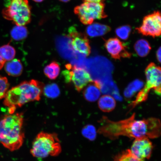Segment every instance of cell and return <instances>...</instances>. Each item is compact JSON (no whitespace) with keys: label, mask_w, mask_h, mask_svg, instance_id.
<instances>
[{"label":"cell","mask_w":161,"mask_h":161,"mask_svg":"<svg viewBox=\"0 0 161 161\" xmlns=\"http://www.w3.org/2000/svg\"><path fill=\"white\" fill-rule=\"evenodd\" d=\"M68 32L70 47L74 51L86 56H89L91 47L87 36L77 31L75 27H70Z\"/></svg>","instance_id":"10"},{"label":"cell","mask_w":161,"mask_h":161,"mask_svg":"<svg viewBox=\"0 0 161 161\" xmlns=\"http://www.w3.org/2000/svg\"><path fill=\"white\" fill-rule=\"evenodd\" d=\"M60 1L63 2V3H67L69 2L70 0H59Z\"/></svg>","instance_id":"30"},{"label":"cell","mask_w":161,"mask_h":161,"mask_svg":"<svg viewBox=\"0 0 161 161\" xmlns=\"http://www.w3.org/2000/svg\"><path fill=\"white\" fill-rule=\"evenodd\" d=\"M84 2H92V3H102L105 0H83Z\"/></svg>","instance_id":"28"},{"label":"cell","mask_w":161,"mask_h":161,"mask_svg":"<svg viewBox=\"0 0 161 161\" xmlns=\"http://www.w3.org/2000/svg\"><path fill=\"white\" fill-rule=\"evenodd\" d=\"M161 71L160 66L154 63H151L147 66L145 74L146 83L143 89L140 91L136 99L130 104L131 108L142 103L146 101L148 94L151 89H153L156 93L159 96L161 94Z\"/></svg>","instance_id":"6"},{"label":"cell","mask_w":161,"mask_h":161,"mask_svg":"<svg viewBox=\"0 0 161 161\" xmlns=\"http://www.w3.org/2000/svg\"><path fill=\"white\" fill-rule=\"evenodd\" d=\"M131 29L130 26L125 25L117 28L116 30L117 36L124 40L127 39L129 37Z\"/></svg>","instance_id":"25"},{"label":"cell","mask_w":161,"mask_h":161,"mask_svg":"<svg viewBox=\"0 0 161 161\" xmlns=\"http://www.w3.org/2000/svg\"><path fill=\"white\" fill-rule=\"evenodd\" d=\"M44 94L49 98H56L59 95L60 89L57 84L53 83L49 84L44 88Z\"/></svg>","instance_id":"22"},{"label":"cell","mask_w":161,"mask_h":161,"mask_svg":"<svg viewBox=\"0 0 161 161\" xmlns=\"http://www.w3.org/2000/svg\"><path fill=\"white\" fill-rule=\"evenodd\" d=\"M161 47L158 50L156 53V56L157 59H158L159 62L160 63L161 62Z\"/></svg>","instance_id":"27"},{"label":"cell","mask_w":161,"mask_h":161,"mask_svg":"<svg viewBox=\"0 0 161 161\" xmlns=\"http://www.w3.org/2000/svg\"><path fill=\"white\" fill-rule=\"evenodd\" d=\"M9 86L7 78L0 75V100L5 97Z\"/></svg>","instance_id":"26"},{"label":"cell","mask_w":161,"mask_h":161,"mask_svg":"<svg viewBox=\"0 0 161 161\" xmlns=\"http://www.w3.org/2000/svg\"><path fill=\"white\" fill-rule=\"evenodd\" d=\"M44 85L38 80L24 81L8 90L3 104L9 108V114L14 113L16 109L30 102L39 101L43 93Z\"/></svg>","instance_id":"2"},{"label":"cell","mask_w":161,"mask_h":161,"mask_svg":"<svg viewBox=\"0 0 161 161\" xmlns=\"http://www.w3.org/2000/svg\"><path fill=\"white\" fill-rule=\"evenodd\" d=\"M114 161H142L137 158L131 153L130 149L123 151L116 155Z\"/></svg>","instance_id":"24"},{"label":"cell","mask_w":161,"mask_h":161,"mask_svg":"<svg viewBox=\"0 0 161 161\" xmlns=\"http://www.w3.org/2000/svg\"><path fill=\"white\" fill-rule=\"evenodd\" d=\"M68 70H65L66 79L68 81H72L76 90L80 92L92 81L90 75L83 68L72 66L70 64L66 65Z\"/></svg>","instance_id":"9"},{"label":"cell","mask_w":161,"mask_h":161,"mask_svg":"<svg viewBox=\"0 0 161 161\" xmlns=\"http://www.w3.org/2000/svg\"><path fill=\"white\" fill-rule=\"evenodd\" d=\"M101 85L97 80H92L88 83L83 92L84 97L88 102L97 100L101 93Z\"/></svg>","instance_id":"13"},{"label":"cell","mask_w":161,"mask_h":161,"mask_svg":"<svg viewBox=\"0 0 161 161\" xmlns=\"http://www.w3.org/2000/svg\"><path fill=\"white\" fill-rule=\"evenodd\" d=\"M161 17L157 11L144 17L142 25L136 28L139 33L146 36L156 37L160 36L161 31Z\"/></svg>","instance_id":"8"},{"label":"cell","mask_w":161,"mask_h":161,"mask_svg":"<svg viewBox=\"0 0 161 161\" xmlns=\"http://www.w3.org/2000/svg\"><path fill=\"white\" fill-rule=\"evenodd\" d=\"M4 68L8 75L14 77L21 75L23 69L21 61L17 59H14L6 62Z\"/></svg>","instance_id":"15"},{"label":"cell","mask_w":161,"mask_h":161,"mask_svg":"<svg viewBox=\"0 0 161 161\" xmlns=\"http://www.w3.org/2000/svg\"><path fill=\"white\" fill-rule=\"evenodd\" d=\"M134 49L138 56L142 57L147 55L151 49L149 42L145 39L138 40L134 45Z\"/></svg>","instance_id":"18"},{"label":"cell","mask_w":161,"mask_h":161,"mask_svg":"<svg viewBox=\"0 0 161 161\" xmlns=\"http://www.w3.org/2000/svg\"><path fill=\"white\" fill-rule=\"evenodd\" d=\"M60 71L59 64L57 62L53 61L44 68L45 75L50 80L56 79L59 76Z\"/></svg>","instance_id":"19"},{"label":"cell","mask_w":161,"mask_h":161,"mask_svg":"<svg viewBox=\"0 0 161 161\" xmlns=\"http://www.w3.org/2000/svg\"><path fill=\"white\" fill-rule=\"evenodd\" d=\"M58 135L55 133L40 132L32 142L30 153L34 158H43L57 156L62 152Z\"/></svg>","instance_id":"4"},{"label":"cell","mask_w":161,"mask_h":161,"mask_svg":"<svg viewBox=\"0 0 161 161\" xmlns=\"http://www.w3.org/2000/svg\"><path fill=\"white\" fill-rule=\"evenodd\" d=\"M143 86V83L139 80H136L129 85L124 92V95L126 98L132 97L134 94L140 90Z\"/></svg>","instance_id":"21"},{"label":"cell","mask_w":161,"mask_h":161,"mask_svg":"<svg viewBox=\"0 0 161 161\" xmlns=\"http://www.w3.org/2000/svg\"><path fill=\"white\" fill-rule=\"evenodd\" d=\"M15 54V48L9 43L0 47V70L3 69L6 62L14 59Z\"/></svg>","instance_id":"14"},{"label":"cell","mask_w":161,"mask_h":161,"mask_svg":"<svg viewBox=\"0 0 161 161\" xmlns=\"http://www.w3.org/2000/svg\"><path fill=\"white\" fill-rule=\"evenodd\" d=\"M98 133L110 139H115L120 136L131 139L147 138L153 139L161 134V123L158 119L151 118L136 120L135 114L127 119L112 121L104 117L101 120Z\"/></svg>","instance_id":"1"},{"label":"cell","mask_w":161,"mask_h":161,"mask_svg":"<svg viewBox=\"0 0 161 161\" xmlns=\"http://www.w3.org/2000/svg\"><path fill=\"white\" fill-rule=\"evenodd\" d=\"M111 30L109 26L98 23H92L86 29V33L91 37L103 36Z\"/></svg>","instance_id":"16"},{"label":"cell","mask_w":161,"mask_h":161,"mask_svg":"<svg viewBox=\"0 0 161 161\" xmlns=\"http://www.w3.org/2000/svg\"><path fill=\"white\" fill-rule=\"evenodd\" d=\"M33 1L36 2V3H42V2H43L44 0H33Z\"/></svg>","instance_id":"29"},{"label":"cell","mask_w":161,"mask_h":161,"mask_svg":"<svg viewBox=\"0 0 161 161\" xmlns=\"http://www.w3.org/2000/svg\"><path fill=\"white\" fill-rule=\"evenodd\" d=\"M97 132L95 127L91 125L85 126L82 130V134L84 137L92 141L96 139Z\"/></svg>","instance_id":"23"},{"label":"cell","mask_w":161,"mask_h":161,"mask_svg":"<svg viewBox=\"0 0 161 161\" xmlns=\"http://www.w3.org/2000/svg\"><path fill=\"white\" fill-rule=\"evenodd\" d=\"M98 105L102 111L109 112L115 108L116 102L114 98L109 95H103L98 100Z\"/></svg>","instance_id":"17"},{"label":"cell","mask_w":161,"mask_h":161,"mask_svg":"<svg viewBox=\"0 0 161 161\" xmlns=\"http://www.w3.org/2000/svg\"><path fill=\"white\" fill-rule=\"evenodd\" d=\"M153 148V146L149 138H143L135 139L130 150L137 158L144 161L150 158Z\"/></svg>","instance_id":"11"},{"label":"cell","mask_w":161,"mask_h":161,"mask_svg":"<svg viewBox=\"0 0 161 161\" xmlns=\"http://www.w3.org/2000/svg\"><path fill=\"white\" fill-rule=\"evenodd\" d=\"M12 39L16 41H20L27 37L28 31L25 26L15 25L11 31Z\"/></svg>","instance_id":"20"},{"label":"cell","mask_w":161,"mask_h":161,"mask_svg":"<svg viewBox=\"0 0 161 161\" xmlns=\"http://www.w3.org/2000/svg\"><path fill=\"white\" fill-rule=\"evenodd\" d=\"M23 113L9 114L0 120V143L11 152L19 149L25 138Z\"/></svg>","instance_id":"3"},{"label":"cell","mask_w":161,"mask_h":161,"mask_svg":"<svg viewBox=\"0 0 161 161\" xmlns=\"http://www.w3.org/2000/svg\"><path fill=\"white\" fill-rule=\"evenodd\" d=\"M2 14L4 19L16 25L25 26L31 21V7L28 0H7Z\"/></svg>","instance_id":"5"},{"label":"cell","mask_w":161,"mask_h":161,"mask_svg":"<svg viewBox=\"0 0 161 161\" xmlns=\"http://www.w3.org/2000/svg\"><path fill=\"white\" fill-rule=\"evenodd\" d=\"M104 8L105 5L103 3L84 2L81 5L76 6L74 12L82 23L89 25L95 20L107 17L104 11Z\"/></svg>","instance_id":"7"},{"label":"cell","mask_w":161,"mask_h":161,"mask_svg":"<svg viewBox=\"0 0 161 161\" xmlns=\"http://www.w3.org/2000/svg\"><path fill=\"white\" fill-rule=\"evenodd\" d=\"M104 46L108 53L114 59L130 58L131 56L127 50L126 46L117 38H110L106 40Z\"/></svg>","instance_id":"12"}]
</instances>
